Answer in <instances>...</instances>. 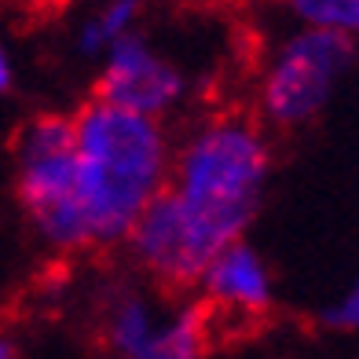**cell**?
Wrapping results in <instances>:
<instances>
[{
    "label": "cell",
    "mask_w": 359,
    "mask_h": 359,
    "mask_svg": "<svg viewBox=\"0 0 359 359\" xmlns=\"http://www.w3.org/2000/svg\"><path fill=\"white\" fill-rule=\"evenodd\" d=\"M0 359H19V348H15V341L0 330Z\"/></svg>",
    "instance_id": "obj_12"
},
{
    "label": "cell",
    "mask_w": 359,
    "mask_h": 359,
    "mask_svg": "<svg viewBox=\"0 0 359 359\" xmlns=\"http://www.w3.org/2000/svg\"><path fill=\"white\" fill-rule=\"evenodd\" d=\"M107 345L114 359H205L209 312L202 304L165 308L143 290H121L107 308Z\"/></svg>",
    "instance_id": "obj_5"
},
{
    "label": "cell",
    "mask_w": 359,
    "mask_h": 359,
    "mask_svg": "<svg viewBox=\"0 0 359 359\" xmlns=\"http://www.w3.org/2000/svg\"><path fill=\"white\" fill-rule=\"evenodd\" d=\"M205 297V312H227L238 319L264 316L275 301V283L271 268L246 238L231 242L205 264L202 279L194 283Z\"/></svg>",
    "instance_id": "obj_7"
},
{
    "label": "cell",
    "mask_w": 359,
    "mask_h": 359,
    "mask_svg": "<svg viewBox=\"0 0 359 359\" xmlns=\"http://www.w3.org/2000/svg\"><path fill=\"white\" fill-rule=\"evenodd\" d=\"M140 22H143V0H95L74 29V48L85 59L100 62L118 41L136 34Z\"/></svg>",
    "instance_id": "obj_8"
},
{
    "label": "cell",
    "mask_w": 359,
    "mask_h": 359,
    "mask_svg": "<svg viewBox=\"0 0 359 359\" xmlns=\"http://www.w3.org/2000/svg\"><path fill=\"white\" fill-rule=\"evenodd\" d=\"M165 121L92 100L74 114V209L85 250L125 246L128 231L169 184Z\"/></svg>",
    "instance_id": "obj_2"
},
{
    "label": "cell",
    "mask_w": 359,
    "mask_h": 359,
    "mask_svg": "<svg viewBox=\"0 0 359 359\" xmlns=\"http://www.w3.org/2000/svg\"><path fill=\"white\" fill-rule=\"evenodd\" d=\"M191 81L184 67L165 55L147 34H128L100 59L95 77V100L118 110L140 114L151 121H165L172 110L184 107Z\"/></svg>",
    "instance_id": "obj_6"
},
{
    "label": "cell",
    "mask_w": 359,
    "mask_h": 359,
    "mask_svg": "<svg viewBox=\"0 0 359 359\" xmlns=\"http://www.w3.org/2000/svg\"><path fill=\"white\" fill-rule=\"evenodd\" d=\"M271 176L264 125L246 114L205 118L172 147L169 184L125 238L133 264L165 290H191L205 264L253 227Z\"/></svg>",
    "instance_id": "obj_1"
},
{
    "label": "cell",
    "mask_w": 359,
    "mask_h": 359,
    "mask_svg": "<svg viewBox=\"0 0 359 359\" xmlns=\"http://www.w3.org/2000/svg\"><path fill=\"white\" fill-rule=\"evenodd\" d=\"M44 4H77V0H44Z\"/></svg>",
    "instance_id": "obj_13"
},
{
    "label": "cell",
    "mask_w": 359,
    "mask_h": 359,
    "mask_svg": "<svg viewBox=\"0 0 359 359\" xmlns=\"http://www.w3.org/2000/svg\"><path fill=\"white\" fill-rule=\"evenodd\" d=\"M359 44L345 34L293 29L271 48L257 81V110L275 128H301L334 103L355 67Z\"/></svg>",
    "instance_id": "obj_3"
},
{
    "label": "cell",
    "mask_w": 359,
    "mask_h": 359,
    "mask_svg": "<svg viewBox=\"0 0 359 359\" xmlns=\"http://www.w3.org/2000/svg\"><path fill=\"white\" fill-rule=\"evenodd\" d=\"M323 326L337 334H359V275L341 290V297L334 304L323 308Z\"/></svg>",
    "instance_id": "obj_10"
},
{
    "label": "cell",
    "mask_w": 359,
    "mask_h": 359,
    "mask_svg": "<svg viewBox=\"0 0 359 359\" xmlns=\"http://www.w3.org/2000/svg\"><path fill=\"white\" fill-rule=\"evenodd\" d=\"M297 29L359 37V0H286Z\"/></svg>",
    "instance_id": "obj_9"
},
{
    "label": "cell",
    "mask_w": 359,
    "mask_h": 359,
    "mask_svg": "<svg viewBox=\"0 0 359 359\" xmlns=\"http://www.w3.org/2000/svg\"><path fill=\"white\" fill-rule=\"evenodd\" d=\"M15 194L44 246L85 253L74 209V114H37L19 128Z\"/></svg>",
    "instance_id": "obj_4"
},
{
    "label": "cell",
    "mask_w": 359,
    "mask_h": 359,
    "mask_svg": "<svg viewBox=\"0 0 359 359\" xmlns=\"http://www.w3.org/2000/svg\"><path fill=\"white\" fill-rule=\"evenodd\" d=\"M11 81H15V62H11V52L4 48V41H0V95L11 88Z\"/></svg>",
    "instance_id": "obj_11"
}]
</instances>
